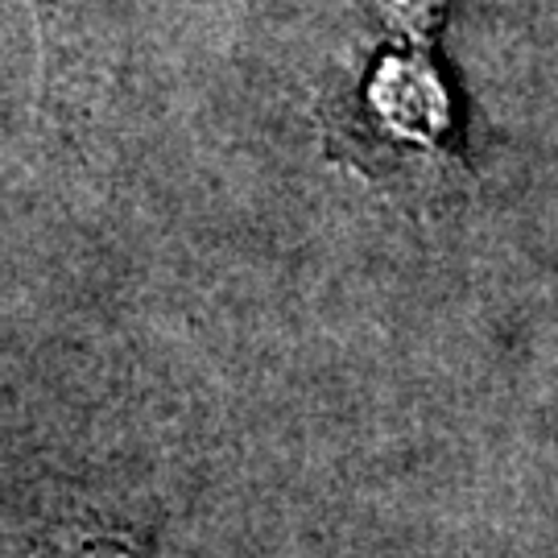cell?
<instances>
[{"label":"cell","mask_w":558,"mask_h":558,"mask_svg":"<svg viewBox=\"0 0 558 558\" xmlns=\"http://www.w3.org/2000/svg\"><path fill=\"white\" fill-rule=\"evenodd\" d=\"M75 558H137L129 546H120V542H92V546H83Z\"/></svg>","instance_id":"6da1fadb"}]
</instances>
